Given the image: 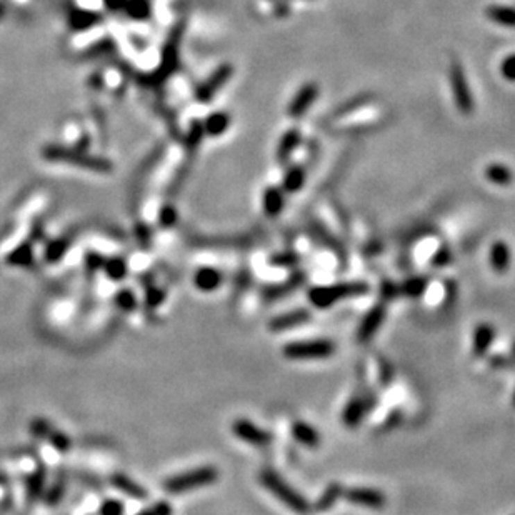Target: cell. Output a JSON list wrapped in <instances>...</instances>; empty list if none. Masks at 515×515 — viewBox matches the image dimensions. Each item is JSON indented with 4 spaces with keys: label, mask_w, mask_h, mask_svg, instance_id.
Instances as JSON below:
<instances>
[{
    "label": "cell",
    "mask_w": 515,
    "mask_h": 515,
    "mask_svg": "<svg viewBox=\"0 0 515 515\" xmlns=\"http://www.w3.org/2000/svg\"><path fill=\"white\" fill-rule=\"evenodd\" d=\"M344 497L347 498L351 504L365 507V509L372 510H380L385 507V498L384 493L377 489H367V487H352V489H344Z\"/></svg>",
    "instance_id": "obj_9"
},
{
    "label": "cell",
    "mask_w": 515,
    "mask_h": 515,
    "mask_svg": "<svg viewBox=\"0 0 515 515\" xmlns=\"http://www.w3.org/2000/svg\"><path fill=\"white\" fill-rule=\"evenodd\" d=\"M115 301H117L119 307H122L124 310L135 309V297H134V294L127 292V290H126V292H120L119 296H117V298H115Z\"/></svg>",
    "instance_id": "obj_35"
},
{
    "label": "cell",
    "mask_w": 515,
    "mask_h": 515,
    "mask_svg": "<svg viewBox=\"0 0 515 515\" xmlns=\"http://www.w3.org/2000/svg\"><path fill=\"white\" fill-rule=\"evenodd\" d=\"M31 429L37 435V437L47 439L53 447L59 448V452H67L69 450L70 440H69L67 435L53 429V427L49 422L42 421V419H37V421L32 422Z\"/></svg>",
    "instance_id": "obj_11"
},
{
    "label": "cell",
    "mask_w": 515,
    "mask_h": 515,
    "mask_svg": "<svg viewBox=\"0 0 515 515\" xmlns=\"http://www.w3.org/2000/svg\"><path fill=\"white\" fill-rule=\"evenodd\" d=\"M220 284H222V273L217 269L202 267L194 276V285L202 292H214L220 287Z\"/></svg>",
    "instance_id": "obj_16"
},
{
    "label": "cell",
    "mask_w": 515,
    "mask_h": 515,
    "mask_svg": "<svg viewBox=\"0 0 515 515\" xmlns=\"http://www.w3.org/2000/svg\"><path fill=\"white\" fill-rule=\"evenodd\" d=\"M371 95L369 94H364V95H359V97H354L352 101H348L344 103L342 107H339L337 110H335V117H342V115L348 114V112H354L355 109H359V107H362L364 103H367L369 101H371Z\"/></svg>",
    "instance_id": "obj_30"
},
{
    "label": "cell",
    "mask_w": 515,
    "mask_h": 515,
    "mask_svg": "<svg viewBox=\"0 0 515 515\" xmlns=\"http://www.w3.org/2000/svg\"><path fill=\"white\" fill-rule=\"evenodd\" d=\"M232 74H234V67H232L230 64H223L220 65V67L215 70L212 76L207 78L203 84L199 87L197 92H195V97H197L199 102L205 103V102H210L212 99L217 95V92L220 89H222L223 85L227 84L228 81H230Z\"/></svg>",
    "instance_id": "obj_7"
},
{
    "label": "cell",
    "mask_w": 515,
    "mask_h": 515,
    "mask_svg": "<svg viewBox=\"0 0 515 515\" xmlns=\"http://www.w3.org/2000/svg\"><path fill=\"white\" fill-rule=\"evenodd\" d=\"M10 265H19V267H27L34 262V252H32V247L28 244H22L19 245L15 251H12V253L7 257Z\"/></svg>",
    "instance_id": "obj_27"
},
{
    "label": "cell",
    "mask_w": 515,
    "mask_h": 515,
    "mask_svg": "<svg viewBox=\"0 0 515 515\" xmlns=\"http://www.w3.org/2000/svg\"><path fill=\"white\" fill-rule=\"evenodd\" d=\"M448 260H450V252L444 248V251H440L437 255H435L434 265H435V267H442V265L448 264Z\"/></svg>",
    "instance_id": "obj_39"
},
{
    "label": "cell",
    "mask_w": 515,
    "mask_h": 515,
    "mask_svg": "<svg viewBox=\"0 0 515 515\" xmlns=\"http://www.w3.org/2000/svg\"><path fill=\"white\" fill-rule=\"evenodd\" d=\"M490 265L497 273H504L510 267V248L505 242H496L490 247Z\"/></svg>",
    "instance_id": "obj_20"
},
{
    "label": "cell",
    "mask_w": 515,
    "mask_h": 515,
    "mask_svg": "<svg viewBox=\"0 0 515 515\" xmlns=\"http://www.w3.org/2000/svg\"><path fill=\"white\" fill-rule=\"evenodd\" d=\"M297 262V257L294 253H277L271 259L272 265H280V267H287V265H294Z\"/></svg>",
    "instance_id": "obj_34"
},
{
    "label": "cell",
    "mask_w": 515,
    "mask_h": 515,
    "mask_svg": "<svg viewBox=\"0 0 515 515\" xmlns=\"http://www.w3.org/2000/svg\"><path fill=\"white\" fill-rule=\"evenodd\" d=\"M162 298H164V292H162L160 289H152V290H149V292H147V302H149V305H152V307L160 305Z\"/></svg>",
    "instance_id": "obj_38"
},
{
    "label": "cell",
    "mask_w": 515,
    "mask_h": 515,
    "mask_svg": "<svg viewBox=\"0 0 515 515\" xmlns=\"http://www.w3.org/2000/svg\"><path fill=\"white\" fill-rule=\"evenodd\" d=\"M493 339H496V330L489 323H480L473 332V354L477 357L484 355L489 351V347L492 346Z\"/></svg>",
    "instance_id": "obj_19"
},
{
    "label": "cell",
    "mask_w": 515,
    "mask_h": 515,
    "mask_svg": "<svg viewBox=\"0 0 515 515\" xmlns=\"http://www.w3.org/2000/svg\"><path fill=\"white\" fill-rule=\"evenodd\" d=\"M42 159L52 164H65L72 167L85 169L87 172L95 174H110L114 165L107 159L97 155H87L81 149L59 147V145H47L42 149Z\"/></svg>",
    "instance_id": "obj_1"
},
{
    "label": "cell",
    "mask_w": 515,
    "mask_h": 515,
    "mask_svg": "<svg viewBox=\"0 0 515 515\" xmlns=\"http://www.w3.org/2000/svg\"><path fill=\"white\" fill-rule=\"evenodd\" d=\"M232 432H234L237 439L244 440V442L251 444V446H269L273 440L271 432L260 429V427H257L255 423L247 421V419L234 421V423H232Z\"/></svg>",
    "instance_id": "obj_8"
},
{
    "label": "cell",
    "mask_w": 515,
    "mask_h": 515,
    "mask_svg": "<svg viewBox=\"0 0 515 515\" xmlns=\"http://www.w3.org/2000/svg\"><path fill=\"white\" fill-rule=\"evenodd\" d=\"M228 126H230V115L227 112H214L203 122V130H205V135L219 137L226 134Z\"/></svg>",
    "instance_id": "obj_21"
},
{
    "label": "cell",
    "mask_w": 515,
    "mask_h": 515,
    "mask_svg": "<svg viewBox=\"0 0 515 515\" xmlns=\"http://www.w3.org/2000/svg\"><path fill=\"white\" fill-rule=\"evenodd\" d=\"M170 514H172V509H170L167 502H159V504L149 507L147 510H144V512H140L139 515H170Z\"/></svg>",
    "instance_id": "obj_36"
},
{
    "label": "cell",
    "mask_w": 515,
    "mask_h": 515,
    "mask_svg": "<svg viewBox=\"0 0 515 515\" xmlns=\"http://www.w3.org/2000/svg\"><path fill=\"white\" fill-rule=\"evenodd\" d=\"M103 267H105L107 276H109L112 280L124 279V276H126V273H127V265H126V262H124L122 259L107 260V262L103 264Z\"/></svg>",
    "instance_id": "obj_29"
},
{
    "label": "cell",
    "mask_w": 515,
    "mask_h": 515,
    "mask_svg": "<svg viewBox=\"0 0 515 515\" xmlns=\"http://www.w3.org/2000/svg\"><path fill=\"white\" fill-rule=\"evenodd\" d=\"M384 317H385V307L384 305L373 307L371 312L365 315L362 323H360L359 339L364 342V340H369L371 337H373V334L379 330L382 322H384Z\"/></svg>",
    "instance_id": "obj_14"
},
{
    "label": "cell",
    "mask_w": 515,
    "mask_h": 515,
    "mask_svg": "<svg viewBox=\"0 0 515 515\" xmlns=\"http://www.w3.org/2000/svg\"><path fill=\"white\" fill-rule=\"evenodd\" d=\"M122 514H124L122 502L114 500V498L105 500L101 507V515H122Z\"/></svg>",
    "instance_id": "obj_33"
},
{
    "label": "cell",
    "mask_w": 515,
    "mask_h": 515,
    "mask_svg": "<svg viewBox=\"0 0 515 515\" xmlns=\"http://www.w3.org/2000/svg\"><path fill=\"white\" fill-rule=\"evenodd\" d=\"M321 90H319V85L314 84V82H309V84L302 85L298 89V92L294 95L292 102L289 103L287 109V115L290 119H301L302 115L309 112L312 103L315 102V99L319 97Z\"/></svg>",
    "instance_id": "obj_10"
},
{
    "label": "cell",
    "mask_w": 515,
    "mask_h": 515,
    "mask_svg": "<svg viewBox=\"0 0 515 515\" xmlns=\"http://www.w3.org/2000/svg\"><path fill=\"white\" fill-rule=\"evenodd\" d=\"M309 321H310L309 310L301 309V310H294V312L279 315V317H276L271 323H269V327H271L273 332H282V330L289 329V327L301 326V323H305Z\"/></svg>",
    "instance_id": "obj_17"
},
{
    "label": "cell",
    "mask_w": 515,
    "mask_h": 515,
    "mask_svg": "<svg viewBox=\"0 0 515 515\" xmlns=\"http://www.w3.org/2000/svg\"><path fill=\"white\" fill-rule=\"evenodd\" d=\"M485 178L496 185L507 187L514 182V174L504 164H490L485 167Z\"/></svg>",
    "instance_id": "obj_24"
},
{
    "label": "cell",
    "mask_w": 515,
    "mask_h": 515,
    "mask_svg": "<svg viewBox=\"0 0 515 515\" xmlns=\"http://www.w3.org/2000/svg\"><path fill=\"white\" fill-rule=\"evenodd\" d=\"M301 140H302L301 130H298L297 127L289 128V130L282 135L279 147H277V162H279V164H287L290 157H292V153L297 151Z\"/></svg>",
    "instance_id": "obj_12"
},
{
    "label": "cell",
    "mask_w": 515,
    "mask_h": 515,
    "mask_svg": "<svg viewBox=\"0 0 515 515\" xmlns=\"http://www.w3.org/2000/svg\"><path fill=\"white\" fill-rule=\"evenodd\" d=\"M425 287H427V280L425 279H421V277H414V279L407 280L405 284L402 285L400 289H398V292L404 294V296H409V297H419V296H422Z\"/></svg>",
    "instance_id": "obj_28"
},
{
    "label": "cell",
    "mask_w": 515,
    "mask_h": 515,
    "mask_svg": "<svg viewBox=\"0 0 515 515\" xmlns=\"http://www.w3.org/2000/svg\"><path fill=\"white\" fill-rule=\"evenodd\" d=\"M304 185H305V169L301 167V165H292V167L284 174V178H282V189H284L285 192L294 194L298 192Z\"/></svg>",
    "instance_id": "obj_22"
},
{
    "label": "cell",
    "mask_w": 515,
    "mask_h": 515,
    "mask_svg": "<svg viewBox=\"0 0 515 515\" xmlns=\"http://www.w3.org/2000/svg\"><path fill=\"white\" fill-rule=\"evenodd\" d=\"M292 434L296 440H298V442L304 444L307 447H317L319 444H321V435H319V432L307 422H294Z\"/></svg>",
    "instance_id": "obj_23"
},
{
    "label": "cell",
    "mask_w": 515,
    "mask_h": 515,
    "mask_svg": "<svg viewBox=\"0 0 515 515\" xmlns=\"http://www.w3.org/2000/svg\"><path fill=\"white\" fill-rule=\"evenodd\" d=\"M500 74L505 81L515 82V53L507 56L500 64Z\"/></svg>",
    "instance_id": "obj_32"
},
{
    "label": "cell",
    "mask_w": 515,
    "mask_h": 515,
    "mask_svg": "<svg viewBox=\"0 0 515 515\" xmlns=\"http://www.w3.org/2000/svg\"><path fill=\"white\" fill-rule=\"evenodd\" d=\"M44 489V473L42 472H35L34 475L28 479V498H35L42 493Z\"/></svg>",
    "instance_id": "obj_31"
},
{
    "label": "cell",
    "mask_w": 515,
    "mask_h": 515,
    "mask_svg": "<svg viewBox=\"0 0 515 515\" xmlns=\"http://www.w3.org/2000/svg\"><path fill=\"white\" fill-rule=\"evenodd\" d=\"M371 400L367 397H357L346 407L342 414V421L347 427H357L360 421L365 417V414L371 410Z\"/></svg>",
    "instance_id": "obj_13"
},
{
    "label": "cell",
    "mask_w": 515,
    "mask_h": 515,
    "mask_svg": "<svg viewBox=\"0 0 515 515\" xmlns=\"http://www.w3.org/2000/svg\"><path fill=\"white\" fill-rule=\"evenodd\" d=\"M485 17L500 27L515 28V7L492 3V6L485 7Z\"/></svg>",
    "instance_id": "obj_15"
},
{
    "label": "cell",
    "mask_w": 515,
    "mask_h": 515,
    "mask_svg": "<svg viewBox=\"0 0 515 515\" xmlns=\"http://www.w3.org/2000/svg\"><path fill=\"white\" fill-rule=\"evenodd\" d=\"M284 203H285L284 190L279 189V187H267V189L264 190L262 207L269 217H277L282 212V209H284Z\"/></svg>",
    "instance_id": "obj_18"
},
{
    "label": "cell",
    "mask_w": 515,
    "mask_h": 515,
    "mask_svg": "<svg viewBox=\"0 0 515 515\" xmlns=\"http://www.w3.org/2000/svg\"><path fill=\"white\" fill-rule=\"evenodd\" d=\"M284 357L290 360H322L329 359L335 352V344L330 340H305L292 342L284 347Z\"/></svg>",
    "instance_id": "obj_5"
},
{
    "label": "cell",
    "mask_w": 515,
    "mask_h": 515,
    "mask_svg": "<svg viewBox=\"0 0 515 515\" xmlns=\"http://www.w3.org/2000/svg\"><path fill=\"white\" fill-rule=\"evenodd\" d=\"M369 292V285L365 282H346V284L327 285V287H314L309 292V301L319 309H327L335 302L348 297L365 296Z\"/></svg>",
    "instance_id": "obj_4"
},
{
    "label": "cell",
    "mask_w": 515,
    "mask_h": 515,
    "mask_svg": "<svg viewBox=\"0 0 515 515\" xmlns=\"http://www.w3.org/2000/svg\"><path fill=\"white\" fill-rule=\"evenodd\" d=\"M110 482H112V485H114V487L122 490V492L127 493V496H130L134 498H145V497H147V492H145L144 487H140L137 482L128 479V477H126V475H122V473H117V475L112 477Z\"/></svg>",
    "instance_id": "obj_25"
},
{
    "label": "cell",
    "mask_w": 515,
    "mask_h": 515,
    "mask_svg": "<svg viewBox=\"0 0 515 515\" xmlns=\"http://www.w3.org/2000/svg\"><path fill=\"white\" fill-rule=\"evenodd\" d=\"M342 493H344L342 485L335 484V482H334V484L327 485V489L323 490L321 498H319L317 504H315V509H317L319 512H326V510L332 509L335 502H337V498L342 496Z\"/></svg>",
    "instance_id": "obj_26"
},
{
    "label": "cell",
    "mask_w": 515,
    "mask_h": 515,
    "mask_svg": "<svg viewBox=\"0 0 515 515\" xmlns=\"http://www.w3.org/2000/svg\"><path fill=\"white\" fill-rule=\"evenodd\" d=\"M219 480V471L212 465H205V467L192 468L184 473H177V475L170 477L164 482V489L167 493H174V496H180V493L192 492L195 489L207 487V485L215 484Z\"/></svg>",
    "instance_id": "obj_2"
},
{
    "label": "cell",
    "mask_w": 515,
    "mask_h": 515,
    "mask_svg": "<svg viewBox=\"0 0 515 515\" xmlns=\"http://www.w3.org/2000/svg\"><path fill=\"white\" fill-rule=\"evenodd\" d=\"M514 405H515V392H514Z\"/></svg>",
    "instance_id": "obj_40"
},
{
    "label": "cell",
    "mask_w": 515,
    "mask_h": 515,
    "mask_svg": "<svg viewBox=\"0 0 515 515\" xmlns=\"http://www.w3.org/2000/svg\"><path fill=\"white\" fill-rule=\"evenodd\" d=\"M260 484L264 485L272 496H276L284 505L292 509L297 514H307L310 510V504L307 502L305 497L296 492L290 485L285 482L277 472L273 471H262L259 477Z\"/></svg>",
    "instance_id": "obj_3"
},
{
    "label": "cell",
    "mask_w": 515,
    "mask_h": 515,
    "mask_svg": "<svg viewBox=\"0 0 515 515\" xmlns=\"http://www.w3.org/2000/svg\"><path fill=\"white\" fill-rule=\"evenodd\" d=\"M448 78H450L452 94H454V102L459 112L468 115L473 112V97L468 87L467 77H465V70L460 65L459 60H454L448 69Z\"/></svg>",
    "instance_id": "obj_6"
},
{
    "label": "cell",
    "mask_w": 515,
    "mask_h": 515,
    "mask_svg": "<svg viewBox=\"0 0 515 515\" xmlns=\"http://www.w3.org/2000/svg\"><path fill=\"white\" fill-rule=\"evenodd\" d=\"M174 220H176V210H174L172 207H164V209H162V212H160L162 226H165V227L172 226Z\"/></svg>",
    "instance_id": "obj_37"
}]
</instances>
